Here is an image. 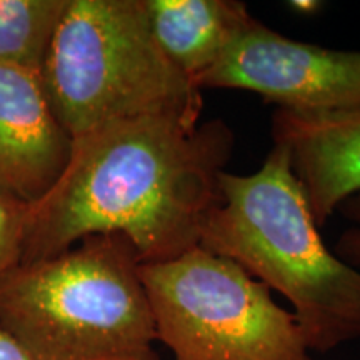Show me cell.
Wrapping results in <instances>:
<instances>
[{"label":"cell","mask_w":360,"mask_h":360,"mask_svg":"<svg viewBox=\"0 0 360 360\" xmlns=\"http://www.w3.org/2000/svg\"><path fill=\"white\" fill-rule=\"evenodd\" d=\"M40 74L0 67V195L34 205L60 179L72 154Z\"/></svg>","instance_id":"7"},{"label":"cell","mask_w":360,"mask_h":360,"mask_svg":"<svg viewBox=\"0 0 360 360\" xmlns=\"http://www.w3.org/2000/svg\"><path fill=\"white\" fill-rule=\"evenodd\" d=\"M29 212L30 205L0 195V281L24 259Z\"/></svg>","instance_id":"11"},{"label":"cell","mask_w":360,"mask_h":360,"mask_svg":"<svg viewBox=\"0 0 360 360\" xmlns=\"http://www.w3.org/2000/svg\"><path fill=\"white\" fill-rule=\"evenodd\" d=\"M152 34L193 84L217 64L227 45L252 19L236 0H143Z\"/></svg>","instance_id":"9"},{"label":"cell","mask_w":360,"mask_h":360,"mask_svg":"<svg viewBox=\"0 0 360 360\" xmlns=\"http://www.w3.org/2000/svg\"><path fill=\"white\" fill-rule=\"evenodd\" d=\"M67 0H0V67L42 70Z\"/></svg>","instance_id":"10"},{"label":"cell","mask_w":360,"mask_h":360,"mask_svg":"<svg viewBox=\"0 0 360 360\" xmlns=\"http://www.w3.org/2000/svg\"><path fill=\"white\" fill-rule=\"evenodd\" d=\"M40 80L72 139L139 117L200 122L202 90L162 52L143 0H67Z\"/></svg>","instance_id":"4"},{"label":"cell","mask_w":360,"mask_h":360,"mask_svg":"<svg viewBox=\"0 0 360 360\" xmlns=\"http://www.w3.org/2000/svg\"><path fill=\"white\" fill-rule=\"evenodd\" d=\"M0 360H30L17 340L0 326Z\"/></svg>","instance_id":"13"},{"label":"cell","mask_w":360,"mask_h":360,"mask_svg":"<svg viewBox=\"0 0 360 360\" xmlns=\"http://www.w3.org/2000/svg\"><path fill=\"white\" fill-rule=\"evenodd\" d=\"M139 274L174 360H312L294 314L231 259L197 245Z\"/></svg>","instance_id":"5"},{"label":"cell","mask_w":360,"mask_h":360,"mask_svg":"<svg viewBox=\"0 0 360 360\" xmlns=\"http://www.w3.org/2000/svg\"><path fill=\"white\" fill-rule=\"evenodd\" d=\"M292 8H295L297 12L302 13H314L317 12L319 8H322V4L317 2V0H294L290 2Z\"/></svg>","instance_id":"14"},{"label":"cell","mask_w":360,"mask_h":360,"mask_svg":"<svg viewBox=\"0 0 360 360\" xmlns=\"http://www.w3.org/2000/svg\"><path fill=\"white\" fill-rule=\"evenodd\" d=\"M72 141L60 179L30 205L22 264L109 233L127 238L141 264L175 259L200 244L233 150V132L222 119L139 117Z\"/></svg>","instance_id":"1"},{"label":"cell","mask_w":360,"mask_h":360,"mask_svg":"<svg viewBox=\"0 0 360 360\" xmlns=\"http://www.w3.org/2000/svg\"><path fill=\"white\" fill-rule=\"evenodd\" d=\"M274 146L285 148L319 229L360 192V107L334 112L277 109Z\"/></svg>","instance_id":"8"},{"label":"cell","mask_w":360,"mask_h":360,"mask_svg":"<svg viewBox=\"0 0 360 360\" xmlns=\"http://www.w3.org/2000/svg\"><path fill=\"white\" fill-rule=\"evenodd\" d=\"M195 85L249 90L294 112L355 109L360 107V51L292 40L252 17Z\"/></svg>","instance_id":"6"},{"label":"cell","mask_w":360,"mask_h":360,"mask_svg":"<svg viewBox=\"0 0 360 360\" xmlns=\"http://www.w3.org/2000/svg\"><path fill=\"white\" fill-rule=\"evenodd\" d=\"M200 247L233 260L292 305L305 344L328 352L360 339V270L323 244L285 148L250 175L222 172Z\"/></svg>","instance_id":"2"},{"label":"cell","mask_w":360,"mask_h":360,"mask_svg":"<svg viewBox=\"0 0 360 360\" xmlns=\"http://www.w3.org/2000/svg\"><path fill=\"white\" fill-rule=\"evenodd\" d=\"M339 212L352 225L345 229L335 242V255L360 270V192L342 202Z\"/></svg>","instance_id":"12"},{"label":"cell","mask_w":360,"mask_h":360,"mask_svg":"<svg viewBox=\"0 0 360 360\" xmlns=\"http://www.w3.org/2000/svg\"><path fill=\"white\" fill-rule=\"evenodd\" d=\"M139 267L119 233L20 264L0 281V326L30 360H160Z\"/></svg>","instance_id":"3"}]
</instances>
